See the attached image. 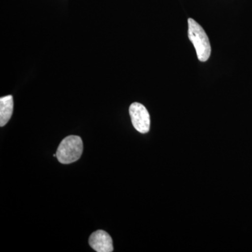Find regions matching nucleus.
Instances as JSON below:
<instances>
[{
  "instance_id": "20e7f679",
  "label": "nucleus",
  "mask_w": 252,
  "mask_h": 252,
  "mask_svg": "<svg viewBox=\"0 0 252 252\" xmlns=\"http://www.w3.org/2000/svg\"><path fill=\"white\" fill-rule=\"evenodd\" d=\"M89 245L97 252H112L114 251L112 239L110 235L102 230H98L91 235Z\"/></svg>"
},
{
  "instance_id": "f257e3e1",
  "label": "nucleus",
  "mask_w": 252,
  "mask_h": 252,
  "mask_svg": "<svg viewBox=\"0 0 252 252\" xmlns=\"http://www.w3.org/2000/svg\"><path fill=\"white\" fill-rule=\"evenodd\" d=\"M189 37L196 51L199 61L206 62L211 55V45L203 28L193 18H189Z\"/></svg>"
},
{
  "instance_id": "7ed1b4c3",
  "label": "nucleus",
  "mask_w": 252,
  "mask_h": 252,
  "mask_svg": "<svg viewBox=\"0 0 252 252\" xmlns=\"http://www.w3.org/2000/svg\"><path fill=\"white\" fill-rule=\"evenodd\" d=\"M129 113L136 130L140 133H147L150 130V115L143 104L134 102L130 106Z\"/></svg>"
},
{
  "instance_id": "39448f33",
  "label": "nucleus",
  "mask_w": 252,
  "mask_h": 252,
  "mask_svg": "<svg viewBox=\"0 0 252 252\" xmlns=\"http://www.w3.org/2000/svg\"><path fill=\"white\" fill-rule=\"evenodd\" d=\"M14 111V99L12 95L0 98V126L3 127L9 122Z\"/></svg>"
},
{
  "instance_id": "f03ea898",
  "label": "nucleus",
  "mask_w": 252,
  "mask_h": 252,
  "mask_svg": "<svg viewBox=\"0 0 252 252\" xmlns=\"http://www.w3.org/2000/svg\"><path fill=\"white\" fill-rule=\"evenodd\" d=\"M83 149L84 145L80 137L76 135L68 136L60 144L56 152V158L61 163H72L80 158Z\"/></svg>"
}]
</instances>
